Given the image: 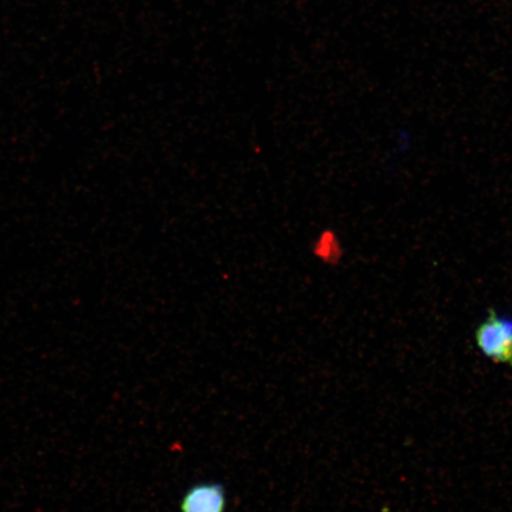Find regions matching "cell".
<instances>
[{
  "label": "cell",
  "instance_id": "6da1fadb",
  "mask_svg": "<svg viewBox=\"0 0 512 512\" xmlns=\"http://www.w3.org/2000/svg\"><path fill=\"white\" fill-rule=\"evenodd\" d=\"M477 347L496 363L512 366V319L491 311L476 330Z\"/></svg>",
  "mask_w": 512,
  "mask_h": 512
},
{
  "label": "cell",
  "instance_id": "7a4b0ae2",
  "mask_svg": "<svg viewBox=\"0 0 512 512\" xmlns=\"http://www.w3.org/2000/svg\"><path fill=\"white\" fill-rule=\"evenodd\" d=\"M226 495L219 484H198L182 499V512H224Z\"/></svg>",
  "mask_w": 512,
  "mask_h": 512
}]
</instances>
